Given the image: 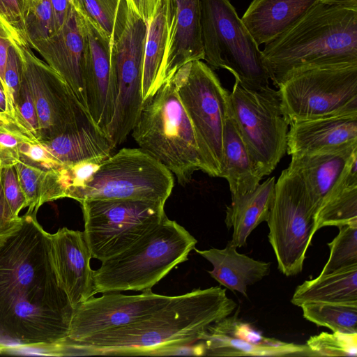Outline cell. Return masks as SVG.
<instances>
[{
	"label": "cell",
	"mask_w": 357,
	"mask_h": 357,
	"mask_svg": "<svg viewBox=\"0 0 357 357\" xmlns=\"http://www.w3.org/2000/svg\"><path fill=\"white\" fill-rule=\"evenodd\" d=\"M29 45L64 79L79 104L88 112L84 79V22L73 6L70 5L64 24L54 34L47 39L31 42Z\"/></svg>",
	"instance_id": "obj_18"
},
{
	"label": "cell",
	"mask_w": 357,
	"mask_h": 357,
	"mask_svg": "<svg viewBox=\"0 0 357 357\" xmlns=\"http://www.w3.org/2000/svg\"><path fill=\"white\" fill-rule=\"evenodd\" d=\"M172 19V1L161 0L147 26L142 79L144 100L154 93L162 83Z\"/></svg>",
	"instance_id": "obj_27"
},
{
	"label": "cell",
	"mask_w": 357,
	"mask_h": 357,
	"mask_svg": "<svg viewBox=\"0 0 357 357\" xmlns=\"http://www.w3.org/2000/svg\"><path fill=\"white\" fill-rule=\"evenodd\" d=\"M291 302L299 307L311 303L357 302V265L305 281L296 288Z\"/></svg>",
	"instance_id": "obj_30"
},
{
	"label": "cell",
	"mask_w": 357,
	"mask_h": 357,
	"mask_svg": "<svg viewBox=\"0 0 357 357\" xmlns=\"http://www.w3.org/2000/svg\"><path fill=\"white\" fill-rule=\"evenodd\" d=\"M5 347L0 346V354L4 353Z\"/></svg>",
	"instance_id": "obj_51"
},
{
	"label": "cell",
	"mask_w": 357,
	"mask_h": 357,
	"mask_svg": "<svg viewBox=\"0 0 357 357\" xmlns=\"http://www.w3.org/2000/svg\"><path fill=\"white\" fill-rule=\"evenodd\" d=\"M261 53L276 87L301 70L356 65L357 11L319 2Z\"/></svg>",
	"instance_id": "obj_3"
},
{
	"label": "cell",
	"mask_w": 357,
	"mask_h": 357,
	"mask_svg": "<svg viewBox=\"0 0 357 357\" xmlns=\"http://www.w3.org/2000/svg\"><path fill=\"white\" fill-rule=\"evenodd\" d=\"M357 146V114L296 121L287 133L290 155L335 151Z\"/></svg>",
	"instance_id": "obj_20"
},
{
	"label": "cell",
	"mask_w": 357,
	"mask_h": 357,
	"mask_svg": "<svg viewBox=\"0 0 357 357\" xmlns=\"http://www.w3.org/2000/svg\"><path fill=\"white\" fill-rule=\"evenodd\" d=\"M41 143L63 164L102 163L115 148L88 112H84L72 128Z\"/></svg>",
	"instance_id": "obj_23"
},
{
	"label": "cell",
	"mask_w": 357,
	"mask_h": 357,
	"mask_svg": "<svg viewBox=\"0 0 357 357\" xmlns=\"http://www.w3.org/2000/svg\"><path fill=\"white\" fill-rule=\"evenodd\" d=\"M70 2L80 15L95 24L113 43L124 23L126 0H70Z\"/></svg>",
	"instance_id": "obj_32"
},
{
	"label": "cell",
	"mask_w": 357,
	"mask_h": 357,
	"mask_svg": "<svg viewBox=\"0 0 357 357\" xmlns=\"http://www.w3.org/2000/svg\"><path fill=\"white\" fill-rule=\"evenodd\" d=\"M53 10L56 32L63 26L70 7V0H50Z\"/></svg>",
	"instance_id": "obj_46"
},
{
	"label": "cell",
	"mask_w": 357,
	"mask_h": 357,
	"mask_svg": "<svg viewBox=\"0 0 357 357\" xmlns=\"http://www.w3.org/2000/svg\"><path fill=\"white\" fill-rule=\"evenodd\" d=\"M6 112V96L4 91L0 85V113ZM7 113V112H6Z\"/></svg>",
	"instance_id": "obj_48"
},
{
	"label": "cell",
	"mask_w": 357,
	"mask_h": 357,
	"mask_svg": "<svg viewBox=\"0 0 357 357\" xmlns=\"http://www.w3.org/2000/svg\"><path fill=\"white\" fill-rule=\"evenodd\" d=\"M236 303L220 287L197 289L171 299L128 325L82 341L67 340L68 356H167L199 341L211 324L230 316Z\"/></svg>",
	"instance_id": "obj_2"
},
{
	"label": "cell",
	"mask_w": 357,
	"mask_h": 357,
	"mask_svg": "<svg viewBox=\"0 0 357 357\" xmlns=\"http://www.w3.org/2000/svg\"><path fill=\"white\" fill-rule=\"evenodd\" d=\"M354 223H357V150L321 203L315 216L314 231Z\"/></svg>",
	"instance_id": "obj_28"
},
{
	"label": "cell",
	"mask_w": 357,
	"mask_h": 357,
	"mask_svg": "<svg viewBox=\"0 0 357 357\" xmlns=\"http://www.w3.org/2000/svg\"><path fill=\"white\" fill-rule=\"evenodd\" d=\"M92 258L102 261L126 250L167 216L165 203L138 199L79 202Z\"/></svg>",
	"instance_id": "obj_12"
},
{
	"label": "cell",
	"mask_w": 357,
	"mask_h": 357,
	"mask_svg": "<svg viewBox=\"0 0 357 357\" xmlns=\"http://www.w3.org/2000/svg\"><path fill=\"white\" fill-rule=\"evenodd\" d=\"M12 44L16 49L21 73L33 98L38 119L39 138L50 140L74 126L84 112L64 79L37 57L14 27ZM89 113V112H88Z\"/></svg>",
	"instance_id": "obj_14"
},
{
	"label": "cell",
	"mask_w": 357,
	"mask_h": 357,
	"mask_svg": "<svg viewBox=\"0 0 357 357\" xmlns=\"http://www.w3.org/2000/svg\"><path fill=\"white\" fill-rule=\"evenodd\" d=\"M51 237L59 282L75 308L96 294L90 250L83 231L63 227Z\"/></svg>",
	"instance_id": "obj_19"
},
{
	"label": "cell",
	"mask_w": 357,
	"mask_h": 357,
	"mask_svg": "<svg viewBox=\"0 0 357 357\" xmlns=\"http://www.w3.org/2000/svg\"><path fill=\"white\" fill-rule=\"evenodd\" d=\"M234 120L259 174L269 175L287 153L289 123L278 91L251 89L235 80L229 93Z\"/></svg>",
	"instance_id": "obj_11"
},
{
	"label": "cell",
	"mask_w": 357,
	"mask_h": 357,
	"mask_svg": "<svg viewBox=\"0 0 357 357\" xmlns=\"http://www.w3.org/2000/svg\"><path fill=\"white\" fill-rule=\"evenodd\" d=\"M194 250L212 264L213 270L208 272L213 279L244 296H247L249 286L261 280L270 273L269 262L255 260L238 253L229 242L223 249L201 250L195 248Z\"/></svg>",
	"instance_id": "obj_24"
},
{
	"label": "cell",
	"mask_w": 357,
	"mask_h": 357,
	"mask_svg": "<svg viewBox=\"0 0 357 357\" xmlns=\"http://www.w3.org/2000/svg\"><path fill=\"white\" fill-rule=\"evenodd\" d=\"M15 119L19 126L38 141L39 128L36 107L31 92L21 73V84L15 103Z\"/></svg>",
	"instance_id": "obj_36"
},
{
	"label": "cell",
	"mask_w": 357,
	"mask_h": 357,
	"mask_svg": "<svg viewBox=\"0 0 357 357\" xmlns=\"http://www.w3.org/2000/svg\"><path fill=\"white\" fill-rule=\"evenodd\" d=\"M3 80L6 112L15 119V103L21 84V63L18 53L13 44L8 51Z\"/></svg>",
	"instance_id": "obj_40"
},
{
	"label": "cell",
	"mask_w": 357,
	"mask_h": 357,
	"mask_svg": "<svg viewBox=\"0 0 357 357\" xmlns=\"http://www.w3.org/2000/svg\"><path fill=\"white\" fill-rule=\"evenodd\" d=\"M56 33L50 0H37L28 6L22 36L28 44L47 39Z\"/></svg>",
	"instance_id": "obj_34"
},
{
	"label": "cell",
	"mask_w": 357,
	"mask_h": 357,
	"mask_svg": "<svg viewBox=\"0 0 357 357\" xmlns=\"http://www.w3.org/2000/svg\"><path fill=\"white\" fill-rule=\"evenodd\" d=\"M172 1L173 19L162 82L170 79L185 63L204 58L200 0Z\"/></svg>",
	"instance_id": "obj_22"
},
{
	"label": "cell",
	"mask_w": 357,
	"mask_h": 357,
	"mask_svg": "<svg viewBox=\"0 0 357 357\" xmlns=\"http://www.w3.org/2000/svg\"><path fill=\"white\" fill-rule=\"evenodd\" d=\"M199 341L203 344L204 356H314L307 345L266 337L236 315L209 326Z\"/></svg>",
	"instance_id": "obj_16"
},
{
	"label": "cell",
	"mask_w": 357,
	"mask_h": 357,
	"mask_svg": "<svg viewBox=\"0 0 357 357\" xmlns=\"http://www.w3.org/2000/svg\"><path fill=\"white\" fill-rule=\"evenodd\" d=\"M132 136L181 185L189 183L196 171L204 172L192 123L172 78L144 100Z\"/></svg>",
	"instance_id": "obj_5"
},
{
	"label": "cell",
	"mask_w": 357,
	"mask_h": 357,
	"mask_svg": "<svg viewBox=\"0 0 357 357\" xmlns=\"http://www.w3.org/2000/svg\"><path fill=\"white\" fill-rule=\"evenodd\" d=\"M1 178L4 196L9 207L13 214L19 217V213L27 207V204L15 166L2 167Z\"/></svg>",
	"instance_id": "obj_41"
},
{
	"label": "cell",
	"mask_w": 357,
	"mask_h": 357,
	"mask_svg": "<svg viewBox=\"0 0 357 357\" xmlns=\"http://www.w3.org/2000/svg\"><path fill=\"white\" fill-rule=\"evenodd\" d=\"M314 208L299 174L288 167L275 185V195L266 221L269 243L278 269L286 276L303 270L308 247L315 234Z\"/></svg>",
	"instance_id": "obj_9"
},
{
	"label": "cell",
	"mask_w": 357,
	"mask_h": 357,
	"mask_svg": "<svg viewBox=\"0 0 357 357\" xmlns=\"http://www.w3.org/2000/svg\"><path fill=\"white\" fill-rule=\"evenodd\" d=\"M0 13L3 16V9L0 1Z\"/></svg>",
	"instance_id": "obj_50"
},
{
	"label": "cell",
	"mask_w": 357,
	"mask_h": 357,
	"mask_svg": "<svg viewBox=\"0 0 357 357\" xmlns=\"http://www.w3.org/2000/svg\"><path fill=\"white\" fill-rule=\"evenodd\" d=\"M319 2L320 0H252L241 20L259 46L289 29Z\"/></svg>",
	"instance_id": "obj_21"
},
{
	"label": "cell",
	"mask_w": 357,
	"mask_h": 357,
	"mask_svg": "<svg viewBox=\"0 0 357 357\" xmlns=\"http://www.w3.org/2000/svg\"><path fill=\"white\" fill-rule=\"evenodd\" d=\"M200 9L204 60L212 69L229 70L245 87L268 86L261 50L230 0H200Z\"/></svg>",
	"instance_id": "obj_7"
},
{
	"label": "cell",
	"mask_w": 357,
	"mask_h": 357,
	"mask_svg": "<svg viewBox=\"0 0 357 357\" xmlns=\"http://www.w3.org/2000/svg\"><path fill=\"white\" fill-rule=\"evenodd\" d=\"M126 2L124 23L111 47L116 102L113 117L105 130L115 147L131 132L144 101L143 66L148 24Z\"/></svg>",
	"instance_id": "obj_13"
},
{
	"label": "cell",
	"mask_w": 357,
	"mask_h": 357,
	"mask_svg": "<svg viewBox=\"0 0 357 357\" xmlns=\"http://www.w3.org/2000/svg\"><path fill=\"white\" fill-rule=\"evenodd\" d=\"M13 27L0 13V85L4 91V70L7 60L8 51L12 45V33Z\"/></svg>",
	"instance_id": "obj_44"
},
{
	"label": "cell",
	"mask_w": 357,
	"mask_h": 357,
	"mask_svg": "<svg viewBox=\"0 0 357 357\" xmlns=\"http://www.w3.org/2000/svg\"><path fill=\"white\" fill-rule=\"evenodd\" d=\"M338 227V234L328 243L330 255L319 275L357 265V223Z\"/></svg>",
	"instance_id": "obj_33"
},
{
	"label": "cell",
	"mask_w": 357,
	"mask_h": 357,
	"mask_svg": "<svg viewBox=\"0 0 357 357\" xmlns=\"http://www.w3.org/2000/svg\"><path fill=\"white\" fill-rule=\"evenodd\" d=\"M36 213L27 211L0 238V346L5 349L66 341L74 314L58 280L51 234Z\"/></svg>",
	"instance_id": "obj_1"
},
{
	"label": "cell",
	"mask_w": 357,
	"mask_h": 357,
	"mask_svg": "<svg viewBox=\"0 0 357 357\" xmlns=\"http://www.w3.org/2000/svg\"><path fill=\"white\" fill-rule=\"evenodd\" d=\"M320 3L357 11V0H320Z\"/></svg>",
	"instance_id": "obj_47"
},
{
	"label": "cell",
	"mask_w": 357,
	"mask_h": 357,
	"mask_svg": "<svg viewBox=\"0 0 357 357\" xmlns=\"http://www.w3.org/2000/svg\"><path fill=\"white\" fill-rule=\"evenodd\" d=\"M275 178L270 177L248 193L232 197L227 207L225 224L232 229L229 242L236 248L246 245L248 237L262 222L268 220L275 195Z\"/></svg>",
	"instance_id": "obj_26"
},
{
	"label": "cell",
	"mask_w": 357,
	"mask_h": 357,
	"mask_svg": "<svg viewBox=\"0 0 357 357\" xmlns=\"http://www.w3.org/2000/svg\"><path fill=\"white\" fill-rule=\"evenodd\" d=\"M356 150L357 146H355L291 156L289 167L295 169L302 178L317 211Z\"/></svg>",
	"instance_id": "obj_25"
},
{
	"label": "cell",
	"mask_w": 357,
	"mask_h": 357,
	"mask_svg": "<svg viewBox=\"0 0 357 357\" xmlns=\"http://www.w3.org/2000/svg\"><path fill=\"white\" fill-rule=\"evenodd\" d=\"M174 188L172 173L140 148H124L106 158L68 198L138 199L165 203Z\"/></svg>",
	"instance_id": "obj_8"
},
{
	"label": "cell",
	"mask_w": 357,
	"mask_h": 357,
	"mask_svg": "<svg viewBox=\"0 0 357 357\" xmlns=\"http://www.w3.org/2000/svg\"><path fill=\"white\" fill-rule=\"evenodd\" d=\"M0 165V238L13 231L22 222V216L15 217L6 199L1 184Z\"/></svg>",
	"instance_id": "obj_43"
},
{
	"label": "cell",
	"mask_w": 357,
	"mask_h": 357,
	"mask_svg": "<svg viewBox=\"0 0 357 357\" xmlns=\"http://www.w3.org/2000/svg\"><path fill=\"white\" fill-rule=\"evenodd\" d=\"M84 26V79L88 112L104 132L114 112L116 94L112 81L110 38L81 15Z\"/></svg>",
	"instance_id": "obj_17"
},
{
	"label": "cell",
	"mask_w": 357,
	"mask_h": 357,
	"mask_svg": "<svg viewBox=\"0 0 357 357\" xmlns=\"http://www.w3.org/2000/svg\"><path fill=\"white\" fill-rule=\"evenodd\" d=\"M196 238L167 216L123 252L93 271L95 294L151 289L174 268L188 260Z\"/></svg>",
	"instance_id": "obj_4"
},
{
	"label": "cell",
	"mask_w": 357,
	"mask_h": 357,
	"mask_svg": "<svg viewBox=\"0 0 357 357\" xmlns=\"http://www.w3.org/2000/svg\"><path fill=\"white\" fill-rule=\"evenodd\" d=\"M172 296L155 294L151 289L135 295L109 292L93 296L75 308L68 339L79 342L131 324L162 307Z\"/></svg>",
	"instance_id": "obj_15"
},
{
	"label": "cell",
	"mask_w": 357,
	"mask_h": 357,
	"mask_svg": "<svg viewBox=\"0 0 357 357\" xmlns=\"http://www.w3.org/2000/svg\"><path fill=\"white\" fill-rule=\"evenodd\" d=\"M15 167L26 200L28 212L37 213L40 208V188L45 172L22 161L18 162Z\"/></svg>",
	"instance_id": "obj_38"
},
{
	"label": "cell",
	"mask_w": 357,
	"mask_h": 357,
	"mask_svg": "<svg viewBox=\"0 0 357 357\" xmlns=\"http://www.w3.org/2000/svg\"><path fill=\"white\" fill-rule=\"evenodd\" d=\"M26 139L35 140L23 130L16 121L0 125V165L1 167L15 166L20 162L19 145Z\"/></svg>",
	"instance_id": "obj_37"
},
{
	"label": "cell",
	"mask_w": 357,
	"mask_h": 357,
	"mask_svg": "<svg viewBox=\"0 0 357 357\" xmlns=\"http://www.w3.org/2000/svg\"><path fill=\"white\" fill-rule=\"evenodd\" d=\"M303 317L333 332L357 333V302L311 303L300 306Z\"/></svg>",
	"instance_id": "obj_31"
},
{
	"label": "cell",
	"mask_w": 357,
	"mask_h": 357,
	"mask_svg": "<svg viewBox=\"0 0 357 357\" xmlns=\"http://www.w3.org/2000/svg\"><path fill=\"white\" fill-rule=\"evenodd\" d=\"M136 13L148 24L153 17L161 0H126Z\"/></svg>",
	"instance_id": "obj_45"
},
{
	"label": "cell",
	"mask_w": 357,
	"mask_h": 357,
	"mask_svg": "<svg viewBox=\"0 0 357 357\" xmlns=\"http://www.w3.org/2000/svg\"><path fill=\"white\" fill-rule=\"evenodd\" d=\"M36 1H37V0H26V8H27L29 5H30L31 3H33Z\"/></svg>",
	"instance_id": "obj_49"
},
{
	"label": "cell",
	"mask_w": 357,
	"mask_h": 357,
	"mask_svg": "<svg viewBox=\"0 0 357 357\" xmlns=\"http://www.w3.org/2000/svg\"><path fill=\"white\" fill-rule=\"evenodd\" d=\"M20 161L30 165L43 172L56 169L61 162L40 142L26 139L19 145Z\"/></svg>",
	"instance_id": "obj_39"
},
{
	"label": "cell",
	"mask_w": 357,
	"mask_h": 357,
	"mask_svg": "<svg viewBox=\"0 0 357 357\" xmlns=\"http://www.w3.org/2000/svg\"><path fill=\"white\" fill-rule=\"evenodd\" d=\"M224 169L231 198L254 190L263 178L258 172L231 112L223 135Z\"/></svg>",
	"instance_id": "obj_29"
},
{
	"label": "cell",
	"mask_w": 357,
	"mask_h": 357,
	"mask_svg": "<svg viewBox=\"0 0 357 357\" xmlns=\"http://www.w3.org/2000/svg\"><path fill=\"white\" fill-rule=\"evenodd\" d=\"M3 9V17L21 34L24 31V18L26 10V0H0Z\"/></svg>",
	"instance_id": "obj_42"
},
{
	"label": "cell",
	"mask_w": 357,
	"mask_h": 357,
	"mask_svg": "<svg viewBox=\"0 0 357 357\" xmlns=\"http://www.w3.org/2000/svg\"><path fill=\"white\" fill-rule=\"evenodd\" d=\"M278 88L289 125L357 114V64L301 70L288 76Z\"/></svg>",
	"instance_id": "obj_10"
},
{
	"label": "cell",
	"mask_w": 357,
	"mask_h": 357,
	"mask_svg": "<svg viewBox=\"0 0 357 357\" xmlns=\"http://www.w3.org/2000/svg\"><path fill=\"white\" fill-rule=\"evenodd\" d=\"M306 345L314 356H356L357 333L322 332L311 336Z\"/></svg>",
	"instance_id": "obj_35"
},
{
	"label": "cell",
	"mask_w": 357,
	"mask_h": 357,
	"mask_svg": "<svg viewBox=\"0 0 357 357\" xmlns=\"http://www.w3.org/2000/svg\"><path fill=\"white\" fill-rule=\"evenodd\" d=\"M171 78L192 123L204 172L222 178L224 130L231 112L230 92L202 60L185 63Z\"/></svg>",
	"instance_id": "obj_6"
}]
</instances>
